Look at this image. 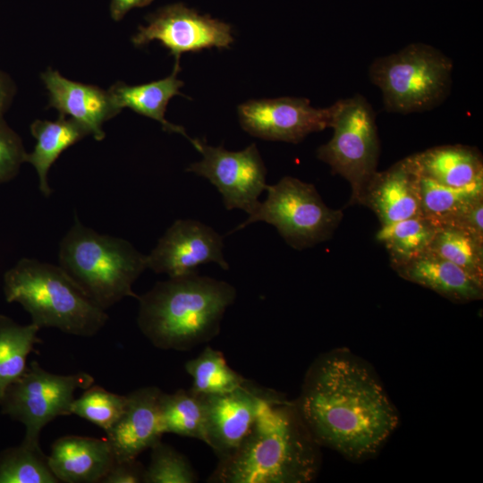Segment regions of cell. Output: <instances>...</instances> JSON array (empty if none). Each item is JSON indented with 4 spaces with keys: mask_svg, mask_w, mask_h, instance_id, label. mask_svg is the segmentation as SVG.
<instances>
[{
    "mask_svg": "<svg viewBox=\"0 0 483 483\" xmlns=\"http://www.w3.org/2000/svg\"><path fill=\"white\" fill-rule=\"evenodd\" d=\"M333 105L330 124L333 136L317 149V157L328 165L334 174L348 182L351 187L348 205L361 206L366 189L378 171L380 140L376 114L360 94Z\"/></svg>",
    "mask_w": 483,
    "mask_h": 483,
    "instance_id": "obj_7",
    "label": "cell"
},
{
    "mask_svg": "<svg viewBox=\"0 0 483 483\" xmlns=\"http://www.w3.org/2000/svg\"><path fill=\"white\" fill-rule=\"evenodd\" d=\"M409 282L426 287L457 303L483 298V282L430 251L393 268Z\"/></svg>",
    "mask_w": 483,
    "mask_h": 483,
    "instance_id": "obj_19",
    "label": "cell"
},
{
    "mask_svg": "<svg viewBox=\"0 0 483 483\" xmlns=\"http://www.w3.org/2000/svg\"><path fill=\"white\" fill-rule=\"evenodd\" d=\"M223 239L212 227L199 221L178 219L147 255V267L169 277L197 272V267L208 263H216L228 270Z\"/></svg>",
    "mask_w": 483,
    "mask_h": 483,
    "instance_id": "obj_13",
    "label": "cell"
},
{
    "mask_svg": "<svg viewBox=\"0 0 483 483\" xmlns=\"http://www.w3.org/2000/svg\"><path fill=\"white\" fill-rule=\"evenodd\" d=\"M318 445L294 402L267 392L254 424L239 447L220 459L211 483H307L318 474Z\"/></svg>",
    "mask_w": 483,
    "mask_h": 483,
    "instance_id": "obj_2",
    "label": "cell"
},
{
    "mask_svg": "<svg viewBox=\"0 0 483 483\" xmlns=\"http://www.w3.org/2000/svg\"><path fill=\"white\" fill-rule=\"evenodd\" d=\"M40 447L21 444L0 453V483H57Z\"/></svg>",
    "mask_w": 483,
    "mask_h": 483,
    "instance_id": "obj_29",
    "label": "cell"
},
{
    "mask_svg": "<svg viewBox=\"0 0 483 483\" xmlns=\"http://www.w3.org/2000/svg\"><path fill=\"white\" fill-rule=\"evenodd\" d=\"M26 150L19 134L0 115V183L13 179L25 163Z\"/></svg>",
    "mask_w": 483,
    "mask_h": 483,
    "instance_id": "obj_32",
    "label": "cell"
},
{
    "mask_svg": "<svg viewBox=\"0 0 483 483\" xmlns=\"http://www.w3.org/2000/svg\"><path fill=\"white\" fill-rule=\"evenodd\" d=\"M15 91L12 79L0 70V115H4L9 108Z\"/></svg>",
    "mask_w": 483,
    "mask_h": 483,
    "instance_id": "obj_36",
    "label": "cell"
},
{
    "mask_svg": "<svg viewBox=\"0 0 483 483\" xmlns=\"http://www.w3.org/2000/svg\"><path fill=\"white\" fill-rule=\"evenodd\" d=\"M361 206L374 212L380 225L422 216L419 176L410 156L375 174Z\"/></svg>",
    "mask_w": 483,
    "mask_h": 483,
    "instance_id": "obj_17",
    "label": "cell"
},
{
    "mask_svg": "<svg viewBox=\"0 0 483 483\" xmlns=\"http://www.w3.org/2000/svg\"><path fill=\"white\" fill-rule=\"evenodd\" d=\"M48 465L59 481L96 483L115 462L106 438L64 436L51 445Z\"/></svg>",
    "mask_w": 483,
    "mask_h": 483,
    "instance_id": "obj_18",
    "label": "cell"
},
{
    "mask_svg": "<svg viewBox=\"0 0 483 483\" xmlns=\"http://www.w3.org/2000/svg\"><path fill=\"white\" fill-rule=\"evenodd\" d=\"M162 391L145 386L127 394L124 412L106 433L115 462L137 459L165 434L159 399Z\"/></svg>",
    "mask_w": 483,
    "mask_h": 483,
    "instance_id": "obj_15",
    "label": "cell"
},
{
    "mask_svg": "<svg viewBox=\"0 0 483 483\" xmlns=\"http://www.w3.org/2000/svg\"><path fill=\"white\" fill-rule=\"evenodd\" d=\"M437 226L424 216H415L380 225L376 240L389 255L392 268L428 251Z\"/></svg>",
    "mask_w": 483,
    "mask_h": 483,
    "instance_id": "obj_23",
    "label": "cell"
},
{
    "mask_svg": "<svg viewBox=\"0 0 483 483\" xmlns=\"http://www.w3.org/2000/svg\"><path fill=\"white\" fill-rule=\"evenodd\" d=\"M160 414L165 433H174L206 442L205 410L201 396L180 389L161 393Z\"/></svg>",
    "mask_w": 483,
    "mask_h": 483,
    "instance_id": "obj_27",
    "label": "cell"
},
{
    "mask_svg": "<svg viewBox=\"0 0 483 483\" xmlns=\"http://www.w3.org/2000/svg\"><path fill=\"white\" fill-rule=\"evenodd\" d=\"M453 63L433 46L411 43L376 58L369 67L370 81L382 93L387 112L408 114L432 110L448 97Z\"/></svg>",
    "mask_w": 483,
    "mask_h": 483,
    "instance_id": "obj_6",
    "label": "cell"
},
{
    "mask_svg": "<svg viewBox=\"0 0 483 483\" xmlns=\"http://www.w3.org/2000/svg\"><path fill=\"white\" fill-rule=\"evenodd\" d=\"M267 392L250 381L232 392L201 395L205 410L206 444L223 459L245 439L256 419L260 399Z\"/></svg>",
    "mask_w": 483,
    "mask_h": 483,
    "instance_id": "obj_14",
    "label": "cell"
},
{
    "mask_svg": "<svg viewBox=\"0 0 483 483\" xmlns=\"http://www.w3.org/2000/svg\"><path fill=\"white\" fill-rule=\"evenodd\" d=\"M151 459L145 468L144 483H195L198 476L187 458L174 448L156 443L151 448Z\"/></svg>",
    "mask_w": 483,
    "mask_h": 483,
    "instance_id": "obj_31",
    "label": "cell"
},
{
    "mask_svg": "<svg viewBox=\"0 0 483 483\" xmlns=\"http://www.w3.org/2000/svg\"><path fill=\"white\" fill-rule=\"evenodd\" d=\"M235 298L232 284L197 272L169 277L138 297V326L155 347L188 351L219 334Z\"/></svg>",
    "mask_w": 483,
    "mask_h": 483,
    "instance_id": "obj_3",
    "label": "cell"
},
{
    "mask_svg": "<svg viewBox=\"0 0 483 483\" xmlns=\"http://www.w3.org/2000/svg\"><path fill=\"white\" fill-rule=\"evenodd\" d=\"M196 149L202 159L186 169L208 179L216 187L226 209H242L250 215L266 191L267 168L255 143L241 151L211 147L199 140Z\"/></svg>",
    "mask_w": 483,
    "mask_h": 483,
    "instance_id": "obj_10",
    "label": "cell"
},
{
    "mask_svg": "<svg viewBox=\"0 0 483 483\" xmlns=\"http://www.w3.org/2000/svg\"><path fill=\"white\" fill-rule=\"evenodd\" d=\"M294 403L318 445L356 462L377 453L399 423L375 372L343 349L315 360Z\"/></svg>",
    "mask_w": 483,
    "mask_h": 483,
    "instance_id": "obj_1",
    "label": "cell"
},
{
    "mask_svg": "<svg viewBox=\"0 0 483 483\" xmlns=\"http://www.w3.org/2000/svg\"><path fill=\"white\" fill-rule=\"evenodd\" d=\"M30 132L36 139V145L30 153L26 154L25 163L35 168L38 189L47 198L53 192L48 182L51 166L64 150L90 133L84 125L63 114H59L55 121H34L30 124Z\"/></svg>",
    "mask_w": 483,
    "mask_h": 483,
    "instance_id": "obj_22",
    "label": "cell"
},
{
    "mask_svg": "<svg viewBox=\"0 0 483 483\" xmlns=\"http://www.w3.org/2000/svg\"><path fill=\"white\" fill-rule=\"evenodd\" d=\"M147 25L139 26L131 38L135 47L159 41L172 54L175 61L185 52L205 48H227L233 41L229 24L178 3L165 5L147 18Z\"/></svg>",
    "mask_w": 483,
    "mask_h": 483,
    "instance_id": "obj_11",
    "label": "cell"
},
{
    "mask_svg": "<svg viewBox=\"0 0 483 483\" xmlns=\"http://www.w3.org/2000/svg\"><path fill=\"white\" fill-rule=\"evenodd\" d=\"M153 0H111L110 15L114 21H121L133 8L144 7Z\"/></svg>",
    "mask_w": 483,
    "mask_h": 483,
    "instance_id": "obj_35",
    "label": "cell"
},
{
    "mask_svg": "<svg viewBox=\"0 0 483 483\" xmlns=\"http://www.w3.org/2000/svg\"><path fill=\"white\" fill-rule=\"evenodd\" d=\"M93 383V377L86 372L53 374L34 360L5 389L0 399L1 411L24 425L23 444L40 447L43 428L58 416L71 415L74 392Z\"/></svg>",
    "mask_w": 483,
    "mask_h": 483,
    "instance_id": "obj_9",
    "label": "cell"
},
{
    "mask_svg": "<svg viewBox=\"0 0 483 483\" xmlns=\"http://www.w3.org/2000/svg\"><path fill=\"white\" fill-rule=\"evenodd\" d=\"M145 468L137 459L115 462L102 479V483H141Z\"/></svg>",
    "mask_w": 483,
    "mask_h": 483,
    "instance_id": "obj_34",
    "label": "cell"
},
{
    "mask_svg": "<svg viewBox=\"0 0 483 483\" xmlns=\"http://www.w3.org/2000/svg\"><path fill=\"white\" fill-rule=\"evenodd\" d=\"M419 196L422 216L437 227L444 226L471 203L483 199V177L462 187L419 177Z\"/></svg>",
    "mask_w": 483,
    "mask_h": 483,
    "instance_id": "obj_24",
    "label": "cell"
},
{
    "mask_svg": "<svg viewBox=\"0 0 483 483\" xmlns=\"http://www.w3.org/2000/svg\"><path fill=\"white\" fill-rule=\"evenodd\" d=\"M428 250L483 282V239L460 228L441 226Z\"/></svg>",
    "mask_w": 483,
    "mask_h": 483,
    "instance_id": "obj_28",
    "label": "cell"
},
{
    "mask_svg": "<svg viewBox=\"0 0 483 483\" xmlns=\"http://www.w3.org/2000/svg\"><path fill=\"white\" fill-rule=\"evenodd\" d=\"M127 395L90 386L71 404V413L89 420L106 433L115 424L125 411Z\"/></svg>",
    "mask_w": 483,
    "mask_h": 483,
    "instance_id": "obj_30",
    "label": "cell"
},
{
    "mask_svg": "<svg viewBox=\"0 0 483 483\" xmlns=\"http://www.w3.org/2000/svg\"><path fill=\"white\" fill-rule=\"evenodd\" d=\"M266 191L267 199L228 234L265 222L275 226L289 246L301 250L330 240L343 218L341 209L327 207L313 184L295 177L284 176Z\"/></svg>",
    "mask_w": 483,
    "mask_h": 483,
    "instance_id": "obj_8",
    "label": "cell"
},
{
    "mask_svg": "<svg viewBox=\"0 0 483 483\" xmlns=\"http://www.w3.org/2000/svg\"><path fill=\"white\" fill-rule=\"evenodd\" d=\"M38 331L33 323L23 326L0 315V399L7 386L25 372L29 354L42 342Z\"/></svg>",
    "mask_w": 483,
    "mask_h": 483,
    "instance_id": "obj_25",
    "label": "cell"
},
{
    "mask_svg": "<svg viewBox=\"0 0 483 483\" xmlns=\"http://www.w3.org/2000/svg\"><path fill=\"white\" fill-rule=\"evenodd\" d=\"M444 226L460 228L483 239V199L471 203Z\"/></svg>",
    "mask_w": 483,
    "mask_h": 483,
    "instance_id": "obj_33",
    "label": "cell"
},
{
    "mask_svg": "<svg viewBox=\"0 0 483 483\" xmlns=\"http://www.w3.org/2000/svg\"><path fill=\"white\" fill-rule=\"evenodd\" d=\"M179 72V61H175L173 72L166 78L133 86L117 81L107 90L120 111L127 107L156 120L161 123L164 131L183 135L195 148L198 140L191 139L182 126L171 123L165 118L169 100L176 95H182L180 89L183 86V81L177 78Z\"/></svg>",
    "mask_w": 483,
    "mask_h": 483,
    "instance_id": "obj_21",
    "label": "cell"
},
{
    "mask_svg": "<svg viewBox=\"0 0 483 483\" xmlns=\"http://www.w3.org/2000/svg\"><path fill=\"white\" fill-rule=\"evenodd\" d=\"M59 266L101 309L138 295L132 285L148 268L147 255L123 238L84 225L75 215L58 250Z\"/></svg>",
    "mask_w": 483,
    "mask_h": 483,
    "instance_id": "obj_5",
    "label": "cell"
},
{
    "mask_svg": "<svg viewBox=\"0 0 483 483\" xmlns=\"http://www.w3.org/2000/svg\"><path fill=\"white\" fill-rule=\"evenodd\" d=\"M334 105L311 106L305 97H283L249 100L238 106L242 128L267 140L299 143L306 136L329 128Z\"/></svg>",
    "mask_w": 483,
    "mask_h": 483,
    "instance_id": "obj_12",
    "label": "cell"
},
{
    "mask_svg": "<svg viewBox=\"0 0 483 483\" xmlns=\"http://www.w3.org/2000/svg\"><path fill=\"white\" fill-rule=\"evenodd\" d=\"M41 80L48 91V107L84 125L96 140L105 139L104 123L121 112L108 90L71 80L52 68L41 73Z\"/></svg>",
    "mask_w": 483,
    "mask_h": 483,
    "instance_id": "obj_16",
    "label": "cell"
},
{
    "mask_svg": "<svg viewBox=\"0 0 483 483\" xmlns=\"http://www.w3.org/2000/svg\"><path fill=\"white\" fill-rule=\"evenodd\" d=\"M3 289L6 301L20 303L39 329L93 336L108 320L59 265L22 258L4 273Z\"/></svg>",
    "mask_w": 483,
    "mask_h": 483,
    "instance_id": "obj_4",
    "label": "cell"
},
{
    "mask_svg": "<svg viewBox=\"0 0 483 483\" xmlns=\"http://www.w3.org/2000/svg\"><path fill=\"white\" fill-rule=\"evenodd\" d=\"M410 157L419 177L439 184L462 187L483 177V157L474 147L436 146Z\"/></svg>",
    "mask_w": 483,
    "mask_h": 483,
    "instance_id": "obj_20",
    "label": "cell"
},
{
    "mask_svg": "<svg viewBox=\"0 0 483 483\" xmlns=\"http://www.w3.org/2000/svg\"><path fill=\"white\" fill-rule=\"evenodd\" d=\"M184 369L193 379L190 391L195 394H225L249 382L230 368L220 351L209 346L196 358L188 360Z\"/></svg>",
    "mask_w": 483,
    "mask_h": 483,
    "instance_id": "obj_26",
    "label": "cell"
}]
</instances>
